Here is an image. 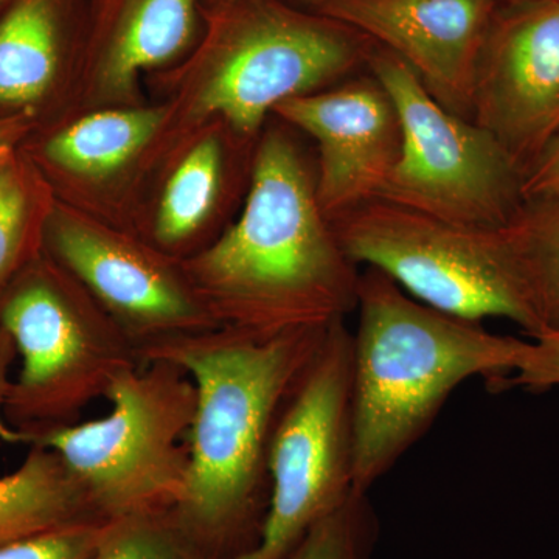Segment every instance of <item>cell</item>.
Segmentation results:
<instances>
[{
  "mask_svg": "<svg viewBox=\"0 0 559 559\" xmlns=\"http://www.w3.org/2000/svg\"><path fill=\"white\" fill-rule=\"evenodd\" d=\"M182 264L221 326L257 336L329 326L358 305V264L337 241L316 168L285 123L266 124L257 140L237 216Z\"/></svg>",
  "mask_w": 559,
  "mask_h": 559,
  "instance_id": "obj_1",
  "label": "cell"
},
{
  "mask_svg": "<svg viewBox=\"0 0 559 559\" xmlns=\"http://www.w3.org/2000/svg\"><path fill=\"white\" fill-rule=\"evenodd\" d=\"M329 326L277 336L219 326L167 342L143 358L175 364L197 389L189 477L171 514L216 558L240 557L259 543L270 503L272 430Z\"/></svg>",
  "mask_w": 559,
  "mask_h": 559,
  "instance_id": "obj_2",
  "label": "cell"
},
{
  "mask_svg": "<svg viewBox=\"0 0 559 559\" xmlns=\"http://www.w3.org/2000/svg\"><path fill=\"white\" fill-rule=\"evenodd\" d=\"M341 22L283 0L202 7V31L183 60L146 76L164 123L151 148L145 191L164 162L213 121L257 140L275 108L322 91L359 61L358 35Z\"/></svg>",
  "mask_w": 559,
  "mask_h": 559,
  "instance_id": "obj_3",
  "label": "cell"
},
{
  "mask_svg": "<svg viewBox=\"0 0 559 559\" xmlns=\"http://www.w3.org/2000/svg\"><path fill=\"white\" fill-rule=\"evenodd\" d=\"M353 333V480L367 491L476 377L520 369L528 341L430 308L380 271L360 274Z\"/></svg>",
  "mask_w": 559,
  "mask_h": 559,
  "instance_id": "obj_4",
  "label": "cell"
},
{
  "mask_svg": "<svg viewBox=\"0 0 559 559\" xmlns=\"http://www.w3.org/2000/svg\"><path fill=\"white\" fill-rule=\"evenodd\" d=\"M0 325L21 356L3 406L14 443L76 423L120 373L143 366L90 290L44 252L0 294Z\"/></svg>",
  "mask_w": 559,
  "mask_h": 559,
  "instance_id": "obj_5",
  "label": "cell"
},
{
  "mask_svg": "<svg viewBox=\"0 0 559 559\" xmlns=\"http://www.w3.org/2000/svg\"><path fill=\"white\" fill-rule=\"evenodd\" d=\"M109 415L27 437L57 452L102 521L171 511L189 477L197 389L186 371L153 360L120 373Z\"/></svg>",
  "mask_w": 559,
  "mask_h": 559,
  "instance_id": "obj_6",
  "label": "cell"
},
{
  "mask_svg": "<svg viewBox=\"0 0 559 559\" xmlns=\"http://www.w3.org/2000/svg\"><path fill=\"white\" fill-rule=\"evenodd\" d=\"M330 223L353 263L382 272L421 304L473 322L509 319L532 337L544 333L500 227L460 226L382 198Z\"/></svg>",
  "mask_w": 559,
  "mask_h": 559,
  "instance_id": "obj_7",
  "label": "cell"
},
{
  "mask_svg": "<svg viewBox=\"0 0 559 559\" xmlns=\"http://www.w3.org/2000/svg\"><path fill=\"white\" fill-rule=\"evenodd\" d=\"M367 62L401 124L400 157L378 198L460 226H503L524 201L520 162L479 124L440 105L392 51L370 50Z\"/></svg>",
  "mask_w": 559,
  "mask_h": 559,
  "instance_id": "obj_8",
  "label": "cell"
},
{
  "mask_svg": "<svg viewBox=\"0 0 559 559\" xmlns=\"http://www.w3.org/2000/svg\"><path fill=\"white\" fill-rule=\"evenodd\" d=\"M353 463V333L337 320L280 409L260 539L234 559H288L318 522L358 492Z\"/></svg>",
  "mask_w": 559,
  "mask_h": 559,
  "instance_id": "obj_9",
  "label": "cell"
},
{
  "mask_svg": "<svg viewBox=\"0 0 559 559\" xmlns=\"http://www.w3.org/2000/svg\"><path fill=\"white\" fill-rule=\"evenodd\" d=\"M43 252L84 286L134 342L140 358L179 337L219 329L182 261L132 231L55 202Z\"/></svg>",
  "mask_w": 559,
  "mask_h": 559,
  "instance_id": "obj_10",
  "label": "cell"
},
{
  "mask_svg": "<svg viewBox=\"0 0 559 559\" xmlns=\"http://www.w3.org/2000/svg\"><path fill=\"white\" fill-rule=\"evenodd\" d=\"M164 117V106L153 100L76 110L40 124L21 148L58 201L134 234Z\"/></svg>",
  "mask_w": 559,
  "mask_h": 559,
  "instance_id": "obj_11",
  "label": "cell"
},
{
  "mask_svg": "<svg viewBox=\"0 0 559 559\" xmlns=\"http://www.w3.org/2000/svg\"><path fill=\"white\" fill-rule=\"evenodd\" d=\"M471 120L524 170L559 123V2L498 0L477 60Z\"/></svg>",
  "mask_w": 559,
  "mask_h": 559,
  "instance_id": "obj_12",
  "label": "cell"
},
{
  "mask_svg": "<svg viewBox=\"0 0 559 559\" xmlns=\"http://www.w3.org/2000/svg\"><path fill=\"white\" fill-rule=\"evenodd\" d=\"M272 116L314 140L316 191L326 218L380 197L400 157L401 124L373 75L289 98Z\"/></svg>",
  "mask_w": 559,
  "mask_h": 559,
  "instance_id": "obj_13",
  "label": "cell"
},
{
  "mask_svg": "<svg viewBox=\"0 0 559 559\" xmlns=\"http://www.w3.org/2000/svg\"><path fill=\"white\" fill-rule=\"evenodd\" d=\"M201 31L202 0H91L61 116L148 102L146 76L183 60Z\"/></svg>",
  "mask_w": 559,
  "mask_h": 559,
  "instance_id": "obj_14",
  "label": "cell"
},
{
  "mask_svg": "<svg viewBox=\"0 0 559 559\" xmlns=\"http://www.w3.org/2000/svg\"><path fill=\"white\" fill-rule=\"evenodd\" d=\"M498 0H323L316 13L377 40L440 105L471 120L477 60Z\"/></svg>",
  "mask_w": 559,
  "mask_h": 559,
  "instance_id": "obj_15",
  "label": "cell"
},
{
  "mask_svg": "<svg viewBox=\"0 0 559 559\" xmlns=\"http://www.w3.org/2000/svg\"><path fill=\"white\" fill-rule=\"evenodd\" d=\"M257 140L240 138L221 121L194 132L151 179L134 234L180 261L207 249L240 210Z\"/></svg>",
  "mask_w": 559,
  "mask_h": 559,
  "instance_id": "obj_16",
  "label": "cell"
},
{
  "mask_svg": "<svg viewBox=\"0 0 559 559\" xmlns=\"http://www.w3.org/2000/svg\"><path fill=\"white\" fill-rule=\"evenodd\" d=\"M83 28L80 0H9L0 11V117L38 128L64 112Z\"/></svg>",
  "mask_w": 559,
  "mask_h": 559,
  "instance_id": "obj_17",
  "label": "cell"
},
{
  "mask_svg": "<svg viewBox=\"0 0 559 559\" xmlns=\"http://www.w3.org/2000/svg\"><path fill=\"white\" fill-rule=\"evenodd\" d=\"M81 522L105 521L49 448L32 444L20 468L0 477V546Z\"/></svg>",
  "mask_w": 559,
  "mask_h": 559,
  "instance_id": "obj_18",
  "label": "cell"
},
{
  "mask_svg": "<svg viewBox=\"0 0 559 559\" xmlns=\"http://www.w3.org/2000/svg\"><path fill=\"white\" fill-rule=\"evenodd\" d=\"M55 202L49 182L21 146L0 154V294L43 253Z\"/></svg>",
  "mask_w": 559,
  "mask_h": 559,
  "instance_id": "obj_19",
  "label": "cell"
},
{
  "mask_svg": "<svg viewBox=\"0 0 559 559\" xmlns=\"http://www.w3.org/2000/svg\"><path fill=\"white\" fill-rule=\"evenodd\" d=\"M500 231L544 331L559 329V191L524 198Z\"/></svg>",
  "mask_w": 559,
  "mask_h": 559,
  "instance_id": "obj_20",
  "label": "cell"
},
{
  "mask_svg": "<svg viewBox=\"0 0 559 559\" xmlns=\"http://www.w3.org/2000/svg\"><path fill=\"white\" fill-rule=\"evenodd\" d=\"M92 559H219L186 532L171 511L140 514L103 524Z\"/></svg>",
  "mask_w": 559,
  "mask_h": 559,
  "instance_id": "obj_21",
  "label": "cell"
},
{
  "mask_svg": "<svg viewBox=\"0 0 559 559\" xmlns=\"http://www.w3.org/2000/svg\"><path fill=\"white\" fill-rule=\"evenodd\" d=\"M378 522L369 499L355 492L304 536L288 559H370Z\"/></svg>",
  "mask_w": 559,
  "mask_h": 559,
  "instance_id": "obj_22",
  "label": "cell"
},
{
  "mask_svg": "<svg viewBox=\"0 0 559 559\" xmlns=\"http://www.w3.org/2000/svg\"><path fill=\"white\" fill-rule=\"evenodd\" d=\"M105 522H81L0 546V559H92Z\"/></svg>",
  "mask_w": 559,
  "mask_h": 559,
  "instance_id": "obj_23",
  "label": "cell"
},
{
  "mask_svg": "<svg viewBox=\"0 0 559 559\" xmlns=\"http://www.w3.org/2000/svg\"><path fill=\"white\" fill-rule=\"evenodd\" d=\"M507 385L547 390L559 385V329L544 331L528 342L527 353L513 377L503 380Z\"/></svg>",
  "mask_w": 559,
  "mask_h": 559,
  "instance_id": "obj_24",
  "label": "cell"
},
{
  "mask_svg": "<svg viewBox=\"0 0 559 559\" xmlns=\"http://www.w3.org/2000/svg\"><path fill=\"white\" fill-rule=\"evenodd\" d=\"M559 191V132L551 138L535 160L528 165L524 178V198Z\"/></svg>",
  "mask_w": 559,
  "mask_h": 559,
  "instance_id": "obj_25",
  "label": "cell"
},
{
  "mask_svg": "<svg viewBox=\"0 0 559 559\" xmlns=\"http://www.w3.org/2000/svg\"><path fill=\"white\" fill-rule=\"evenodd\" d=\"M16 356V347H14L10 334L0 325V440L9 441V443H14V429H11L3 418V406H5L11 384V364Z\"/></svg>",
  "mask_w": 559,
  "mask_h": 559,
  "instance_id": "obj_26",
  "label": "cell"
},
{
  "mask_svg": "<svg viewBox=\"0 0 559 559\" xmlns=\"http://www.w3.org/2000/svg\"><path fill=\"white\" fill-rule=\"evenodd\" d=\"M35 130V121L27 117H0V154L21 146Z\"/></svg>",
  "mask_w": 559,
  "mask_h": 559,
  "instance_id": "obj_27",
  "label": "cell"
},
{
  "mask_svg": "<svg viewBox=\"0 0 559 559\" xmlns=\"http://www.w3.org/2000/svg\"><path fill=\"white\" fill-rule=\"evenodd\" d=\"M238 2V0H202V7L224 5V3Z\"/></svg>",
  "mask_w": 559,
  "mask_h": 559,
  "instance_id": "obj_28",
  "label": "cell"
},
{
  "mask_svg": "<svg viewBox=\"0 0 559 559\" xmlns=\"http://www.w3.org/2000/svg\"><path fill=\"white\" fill-rule=\"evenodd\" d=\"M296 2L301 3V5H308L312 7V9H316V7H318L319 3H322L323 0H296Z\"/></svg>",
  "mask_w": 559,
  "mask_h": 559,
  "instance_id": "obj_29",
  "label": "cell"
},
{
  "mask_svg": "<svg viewBox=\"0 0 559 559\" xmlns=\"http://www.w3.org/2000/svg\"><path fill=\"white\" fill-rule=\"evenodd\" d=\"M7 3H9V0H0V11L3 10V7H5Z\"/></svg>",
  "mask_w": 559,
  "mask_h": 559,
  "instance_id": "obj_30",
  "label": "cell"
},
{
  "mask_svg": "<svg viewBox=\"0 0 559 559\" xmlns=\"http://www.w3.org/2000/svg\"><path fill=\"white\" fill-rule=\"evenodd\" d=\"M558 132H559V123H558V131H557V134H558ZM557 134H555V135H557Z\"/></svg>",
  "mask_w": 559,
  "mask_h": 559,
  "instance_id": "obj_31",
  "label": "cell"
},
{
  "mask_svg": "<svg viewBox=\"0 0 559 559\" xmlns=\"http://www.w3.org/2000/svg\"><path fill=\"white\" fill-rule=\"evenodd\" d=\"M557 2H559V0H557Z\"/></svg>",
  "mask_w": 559,
  "mask_h": 559,
  "instance_id": "obj_32",
  "label": "cell"
}]
</instances>
